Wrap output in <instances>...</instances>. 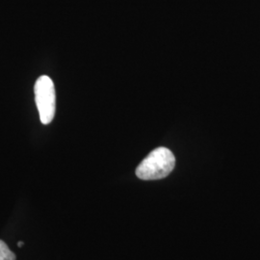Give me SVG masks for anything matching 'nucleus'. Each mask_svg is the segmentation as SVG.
<instances>
[{"label":"nucleus","instance_id":"obj_4","mask_svg":"<svg viewBox=\"0 0 260 260\" xmlns=\"http://www.w3.org/2000/svg\"><path fill=\"white\" fill-rule=\"evenodd\" d=\"M22 246H23V242L19 241V243H18V247L20 248V247H22Z\"/></svg>","mask_w":260,"mask_h":260},{"label":"nucleus","instance_id":"obj_1","mask_svg":"<svg viewBox=\"0 0 260 260\" xmlns=\"http://www.w3.org/2000/svg\"><path fill=\"white\" fill-rule=\"evenodd\" d=\"M176 158L167 148L152 150L136 169V176L143 180H156L167 177L174 170Z\"/></svg>","mask_w":260,"mask_h":260},{"label":"nucleus","instance_id":"obj_2","mask_svg":"<svg viewBox=\"0 0 260 260\" xmlns=\"http://www.w3.org/2000/svg\"><path fill=\"white\" fill-rule=\"evenodd\" d=\"M35 100L40 120L42 123L48 124L54 119L56 109L55 88L53 81L47 76L39 77L35 84Z\"/></svg>","mask_w":260,"mask_h":260},{"label":"nucleus","instance_id":"obj_3","mask_svg":"<svg viewBox=\"0 0 260 260\" xmlns=\"http://www.w3.org/2000/svg\"><path fill=\"white\" fill-rule=\"evenodd\" d=\"M0 260H16V255L11 251L7 244L0 240Z\"/></svg>","mask_w":260,"mask_h":260}]
</instances>
